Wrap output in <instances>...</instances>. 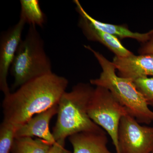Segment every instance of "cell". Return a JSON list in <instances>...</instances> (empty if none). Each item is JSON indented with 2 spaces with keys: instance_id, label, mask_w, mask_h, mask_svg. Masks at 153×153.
Segmentation results:
<instances>
[{
  "instance_id": "cell-3",
  "label": "cell",
  "mask_w": 153,
  "mask_h": 153,
  "mask_svg": "<svg viewBox=\"0 0 153 153\" xmlns=\"http://www.w3.org/2000/svg\"><path fill=\"white\" fill-rule=\"evenodd\" d=\"M90 83H79L65 91L59 103L57 121L52 133L55 141L65 140L74 134L96 131L101 127L91 119L88 108L94 88Z\"/></svg>"
},
{
  "instance_id": "cell-17",
  "label": "cell",
  "mask_w": 153,
  "mask_h": 153,
  "mask_svg": "<svg viewBox=\"0 0 153 153\" xmlns=\"http://www.w3.org/2000/svg\"><path fill=\"white\" fill-rule=\"evenodd\" d=\"M65 140L56 141L52 145L48 153H72L65 148Z\"/></svg>"
},
{
  "instance_id": "cell-14",
  "label": "cell",
  "mask_w": 153,
  "mask_h": 153,
  "mask_svg": "<svg viewBox=\"0 0 153 153\" xmlns=\"http://www.w3.org/2000/svg\"><path fill=\"white\" fill-rule=\"evenodd\" d=\"M20 19L30 26H44L46 17L40 7L38 0H21Z\"/></svg>"
},
{
  "instance_id": "cell-12",
  "label": "cell",
  "mask_w": 153,
  "mask_h": 153,
  "mask_svg": "<svg viewBox=\"0 0 153 153\" xmlns=\"http://www.w3.org/2000/svg\"><path fill=\"white\" fill-rule=\"evenodd\" d=\"M76 5V10L79 16L85 17L96 27L117 37L119 39L130 38L144 44L149 40L153 34V30L148 33H140L133 32L124 25H118L107 24L100 22L90 16L84 10L78 0L73 1Z\"/></svg>"
},
{
  "instance_id": "cell-2",
  "label": "cell",
  "mask_w": 153,
  "mask_h": 153,
  "mask_svg": "<svg viewBox=\"0 0 153 153\" xmlns=\"http://www.w3.org/2000/svg\"><path fill=\"white\" fill-rule=\"evenodd\" d=\"M84 47L92 52L102 69L98 78L90 79V84L108 89L127 110L128 114L139 123L149 124L153 122V111L149 107L133 80L119 76L116 73V69L112 62L89 45H84Z\"/></svg>"
},
{
  "instance_id": "cell-1",
  "label": "cell",
  "mask_w": 153,
  "mask_h": 153,
  "mask_svg": "<svg viewBox=\"0 0 153 153\" xmlns=\"http://www.w3.org/2000/svg\"><path fill=\"white\" fill-rule=\"evenodd\" d=\"M68 85L66 78L53 73L25 83L4 96V120L19 126L24 124L35 115L58 105Z\"/></svg>"
},
{
  "instance_id": "cell-8",
  "label": "cell",
  "mask_w": 153,
  "mask_h": 153,
  "mask_svg": "<svg viewBox=\"0 0 153 153\" xmlns=\"http://www.w3.org/2000/svg\"><path fill=\"white\" fill-rule=\"evenodd\" d=\"M112 63L118 71V76L133 80L153 76V55H133L125 57L115 56Z\"/></svg>"
},
{
  "instance_id": "cell-4",
  "label": "cell",
  "mask_w": 153,
  "mask_h": 153,
  "mask_svg": "<svg viewBox=\"0 0 153 153\" xmlns=\"http://www.w3.org/2000/svg\"><path fill=\"white\" fill-rule=\"evenodd\" d=\"M44 46L36 26H30L27 36L19 44L10 68L14 79L13 88L53 73Z\"/></svg>"
},
{
  "instance_id": "cell-10",
  "label": "cell",
  "mask_w": 153,
  "mask_h": 153,
  "mask_svg": "<svg viewBox=\"0 0 153 153\" xmlns=\"http://www.w3.org/2000/svg\"><path fill=\"white\" fill-rule=\"evenodd\" d=\"M73 153H116L110 152L107 147L108 140L105 131L81 132L68 137Z\"/></svg>"
},
{
  "instance_id": "cell-5",
  "label": "cell",
  "mask_w": 153,
  "mask_h": 153,
  "mask_svg": "<svg viewBox=\"0 0 153 153\" xmlns=\"http://www.w3.org/2000/svg\"><path fill=\"white\" fill-rule=\"evenodd\" d=\"M88 114L94 122L104 129L112 140L116 153H120L118 130L121 119L128 114L127 110L108 89L96 86L89 101Z\"/></svg>"
},
{
  "instance_id": "cell-11",
  "label": "cell",
  "mask_w": 153,
  "mask_h": 153,
  "mask_svg": "<svg viewBox=\"0 0 153 153\" xmlns=\"http://www.w3.org/2000/svg\"><path fill=\"white\" fill-rule=\"evenodd\" d=\"M78 26L88 40L102 44L116 56L125 57L133 55L124 47L118 38L96 27L85 17L80 16Z\"/></svg>"
},
{
  "instance_id": "cell-18",
  "label": "cell",
  "mask_w": 153,
  "mask_h": 153,
  "mask_svg": "<svg viewBox=\"0 0 153 153\" xmlns=\"http://www.w3.org/2000/svg\"><path fill=\"white\" fill-rule=\"evenodd\" d=\"M140 55L152 54L153 55V34L149 41L142 44L138 50Z\"/></svg>"
},
{
  "instance_id": "cell-9",
  "label": "cell",
  "mask_w": 153,
  "mask_h": 153,
  "mask_svg": "<svg viewBox=\"0 0 153 153\" xmlns=\"http://www.w3.org/2000/svg\"><path fill=\"white\" fill-rule=\"evenodd\" d=\"M58 110V104L33 117L19 126L16 137H37L54 144L56 141L50 131L49 123L53 117L57 114Z\"/></svg>"
},
{
  "instance_id": "cell-6",
  "label": "cell",
  "mask_w": 153,
  "mask_h": 153,
  "mask_svg": "<svg viewBox=\"0 0 153 153\" xmlns=\"http://www.w3.org/2000/svg\"><path fill=\"white\" fill-rule=\"evenodd\" d=\"M120 153H152L153 127L140 125L128 114L121 119L118 130Z\"/></svg>"
},
{
  "instance_id": "cell-19",
  "label": "cell",
  "mask_w": 153,
  "mask_h": 153,
  "mask_svg": "<svg viewBox=\"0 0 153 153\" xmlns=\"http://www.w3.org/2000/svg\"><path fill=\"white\" fill-rule=\"evenodd\" d=\"M152 153H153V152H152Z\"/></svg>"
},
{
  "instance_id": "cell-16",
  "label": "cell",
  "mask_w": 153,
  "mask_h": 153,
  "mask_svg": "<svg viewBox=\"0 0 153 153\" xmlns=\"http://www.w3.org/2000/svg\"><path fill=\"white\" fill-rule=\"evenodd\" d=\"M133 81L137 89L143 96L148 105L153 108V77H140Z\"/></svg>"
},
{
  "instance_id": "cell-15",
  "label": "cell",
  "mask_w": 153,
  "mask_h": 153,
  "mask_svg": "<svg viewBox=\"0 0 153 153\" xmlns=\"http://www.w3.org/2000/svg\"><path fill=\"white\" fill-rule=\"evenodd\" d=\"M19 126L3 120L0 126V153H10Z\"/></svg>"
},
{
  "instance_id": "cell-13",
  "label": "cell",
  "mask_w": 153,
  "mask_h": 153,
  "mask_svg": "<svg viewBox=\"0 0 153 153\" xmlns=\"http://www.w3.org/2000/svg\"><path fill=\"white\" fill-rule=\"evenodd\" d=\"M52 146L42 139L31 137H16L11 153H48Z\"/></svg>"
},
{
  "instance_id": "cell-7",
  "label": "cell",
  "mask_w": 153,
  "mask_h": 153,
  "mask_svg": "<svg viewBox=\"0 0 153 153\" xmlns=\"http://www.w3.org/2000/svg\"><path fill=\"white\" fill-rule=\"evenodd\" d=\"M26 23L20 19L18 23L1 36L0 41V89L4 96L10 94L7 77L21 41Z\"/></svg>"
}]
</instances>
